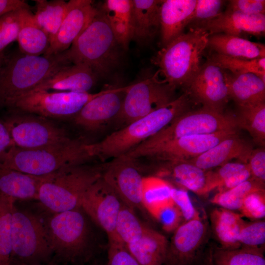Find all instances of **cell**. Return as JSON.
<instances>
[{
    "label": "cell",
    "mask_w": 265,
    "mask_h": 265,
    "mask_svg": "<svg viewBox=\"0 0 265 265\" xmlns=\"http://www.w3.org/2000/svg\"><path fill=\"white\" fill-rule=\"evenodd\" d=\"M143 177L138 164L134 160L124 156L106 163L102 175L122 202L133 210L142 207Z\"/></svg>",
    "instance_id": "obj_16"
},
{
    "label": "cell",
    "mask_w": 265,
    "mask_h": 265,
    "mask_svg": "<svg viewBox=\"0 0 265 265\" xmlns=\"http://www.w3.org/2000/svg\"><path fill=\"white\" fill-rule=\"evenodd\" d=\"M241 216L255 220L265 216V191L261 190L251 193L244 200L238 210Z\"/></svg>",
    "instance_id": "obj_44"
},
{
    "label": "cell",
    "mask_w": 265,
    "mask_h": 265,
    "mask_svg": "<svg viewBox=\"0 0 265 265\" xmlns=\"http://www.w3.org/2000/svg\"><path fill=\"white\" fill-rule=\"evenodd\" d=\"M133 39L144 43L155 35L160 27L161 0H132Z\"/></svg>",
    "instance_id": "obj_29"
},
{
    "label": "cell",
    "mask_w": 265,
    "mask_h": 265,
    "mask_svg": "<svg viewBox=\"0 0 265 265\" xmlns=\"http://www.w3.org/2000/svg\"><path fill=\"white\" fill-rule=\"evenodd\" d=\"M87 143L77 139L37 149L13 146L1 163L4 166L27 174L45 176L64 168L86 163L92 158Z\"/></svg>",
    "instance_id": "obj_7"
},
{
    "label": "cell",
    "mask_w": 265,
    "mask_h": 265,
    "mask_svg": "<svg viewBox=\"0 0 265 265\" xmlns=\"http://www.w3.org/2000/svg\"><path fill=\"white\" fill-rule=\"evenodd\" d=\"M264 189V185L250 178L232 188L217 192L211 199V202L220 207L231 211L238 210L247 195L253 192Z\"/></svg>",
    "instance_id": "obj_37"
},
{
    "label": "cell",
    "mask_w": 265,
    "mask_h": 265,
    "mask_svg": "<svg viewBox=\"0 0 265 265\" xmlns=\"http://www.w3.org/2000/svg\"><path fill=\"white\" fill-rule=\"evenodd\" d=\"M171 198L185 221L200 215L194 207L186 190L173 186L171 191Z\"/></svg>",
    "instance_id": "obj_47"
},
{
    "label": "cell",
    "mask_w": 265,
    "mask_h": 265,
    "mask_svg": "<svg viewBox=\"0 0 265 265\" xmlns=\"http://www.w3.org/2000/svg\"><path fill=\"white\" fill-rule=\"evenodd\" d=\"M251 178L248 166L223 181L217 187L218 192H222L232 188Z\"/></svg>",
    "instance_id": "obj_50"
},
{
    "label": "cell",
    "mask_w": 265,
    "mask_h": 265,
    "mask_svg": "<svg viewBox=\"0 0 265 265\" xmlns=\"http://www.w3.org/2000/svg\"><path fill=\"white\" fill-rule=\"evenodd\" d=\"M194 27L203 28L210 35L223 33L238 37L243 34L262 36L265 32V14L249 15L227 9L212 19Z\"/></svg>",
    "instance_id": "obj_20"
},
{
    "label": "cell",
    "mask_w": 265,
    "mask_h": 265,
    "mask_svg": "<svg viewBox=\"0 0 265 265\" xmlns=\"http://www.w3.org/2000/svg\"><path fill=\"white\" fill-rule=\"evenodd\" d=\"M251 178L265 185V150L264 147L252 150L247 162Z\"/></svg>",
    "instance_id": "obj_48"
},
{
    "label": "cell",
    "mask_w": 265,
    "mask_h": 265,
    "mask_svg": "<svg viewBox=\"0 0 265 265\" xmlns=\"http://www.w3.org/2000/svg\"><path fill=\"white\" fill-rule=\"evenodd\" d=\"M122 203L102 176L86 191L81 207L93 222L105 231L109 238L116 236L115 223Z\"/></svg>",
    "instance_id": "obj_15"
},
{
    "label": "cell",
    "mask_w": 265,
    "mask_h": 265,
    "mask_svg": "<svg viewBox=\"0 0 265 265\" xmlns=\"http://www.w3.org/2000/svg\"><path fill=\"white\" fill-rule=\"evenodd\" d=\"M207 230L200 215L181 224L169 242L163 265L190 264L204 240Z\"/></svg>",
    "instance_id": "obj_18"
},
{
    "label": "cell",
    "mask_w": 265,
    "mask_h": 265,
    "mask_svg": "<svg viewBox=\"0 0 265 265\" xmlns=\"http://www.w3.org/2000/svg\"><path fill=\"white\" fill-rule=\"evenodd\" d=\"M145 228L135 215L134 210L123 203L115 227L118 238L126 245L131 244L142 237Z\"/></svg>",
    "instance_id": "obj_39"
},
{
    "label": "cell",
    "mask_w": 265,
    "mask_h": 265,
    "mask_svg": "<svg viewBox=\"0 0 265 265\" xmlns=\"http://www.w3.org/2000/svg\"><path fill=\"white\" fill-rule=\"evenodd\" d=\"M4 120L14 145L23 149H37L67 142L73 138L62 127L49 118L12 110Z\"/></svg>",
    "instance_id": "obj_11"
},
{
    "label": "cell",
    "mask_w": 265,
    "mask_h": 265,
    "mask_svg": "<svg viewBox=\"0 0 265 265\" xmlns=\"http://www.w3.org/2000/svg\"><path fill=\"white\" fill-rule=\"evenodd\" d=\"M29 8L28 3L23 0H0V17L18 9Z\"/></svg>",
    "instance_id": "obj_52"
},
{
    "label": "cell",
    "mask_w": 265,
    "mask_h": 265,
    "mask_svg": "<svg viewBox=\"0 0 265 265\" xmlns=\"http://www.w3.org/2000/svg\"><path fill=\"white\" fill-rule=\"evenodd\" d=\"M252 146L236 133L222 141L205 153L186 160L204 170L220 167L234 159L247 163Z\"/></svg>",
    "instance_id": "obj_22"
},
{
    "label": "cell",
    "mask_w": 265,
    "mask_h": 265,
    "mask_svg": "<svg viewBox=\"0 0 265 265\" xmlns=\"http://www.w3.org/2000/svg\"><path fill=\"white\" fill-rule=\"evenodd\" d=\"M168 243L163 235L146 227L142 237L126 246L139 265H163Z\"/></svg>",
    "instance_id": "obj_26"
},
{
    "label": "cell",
    "mask_w": 265,
    "mask_h": 265,
    "mask_svg": "<svg viewBox=\"0 0 265 265\" xmlns=\"http://www.w3.org/2000/svg\"><path fill=\"white\" fill-rule=\"evenodd\" d=\"M34 18L37 25L49 37L50 44L55 37L68 8L63 0H34Z\"/></svg>",
    "instance_id": "obj_33"
},
{
    "label": "cell",
    "mask_w": 265,
    "mask_h": 265,
    "mask_svg": "<svg viewBox=\"0 0 265 265\" xmlns=\"http://www.w3.org/2000/svg\"><path fill=\"white\" fill-rule=\"evenodd\" d=\"M173 186L168 180L157 176H144L142 187V205L151 215L159 209L173 202Z\"/></svg>",
    "instance_id": "obj_34"
},
{
    "label": "cell",
    "mask_w": 265,
    "mask_h": 265,
    "mask_svg": "<svg viewBox=\"0 0 265 265\" xmlns=\"http://www.w3.org/2000/svg\"><path fill=\"white\" fill-rule=\"evenodd\" d=\"M6 57V55L3 52V51L1 52H0V67L2 64V63L4 62Z\"/></svg>",
    "instance_id": "obj_54"
},
{
    "label": "cell",
    "mask_w": 265,
    "mask_h": 265,
    "mask_svg": "<svg viewBox=\"0 0 265 265\" xmlns=\"http://www.w3.org/2000/svg\"><path fill=\"white\" fill-rule=\"evenodd\" d=\"M121 49L101 6L67 50L71 64H84L97 77H105L120 64Z\"/></svg>",
    "instance_id": "obj_4"
},
{
    "label": "cell",
    "mask_w": 265,
    "mask_h": 265,
    "mask_svg": "<svg viewBox=\"0 0 265 265\" xmlns=\"http://www.w3.org/2000/svg\"><path fill=\"white\" fill-rule=\"evenodd\" d=\"M70 64L67 50L52 55H30L20 51L6 55L0 67V108L11 109L20 98Z\"/></svg>",
    "instance_id": "obj_3"
},
{
    "label": "cell",
    "mask_w": 265,
    "mask_h": 265,
    "mask_svg": "<svg viewBox=\"0 0 265 265\" xmlns=\"http://www.w3.org/2000/svg\"><path fill=\"white\" fill-rule=\"evenodd\" d=\"M238 129L233 115L203 107L189 109L132 151H141L183 136L237 131Z\"/></svg>",
    "instance_id": "obj_9"
},
{
    "label": "cell",
    "mask_w": 265,
    "mask_h": 265,
    "mask_svg": "<svg viewBox=\"0 0 265 265\" xmlns=\"http://www.w3.org/2000/svg\"><path fill=\"white\" fill-rule=\"evenodd\" d=\"M192 102L189 93L185 91L166 106L117 130L101 141L87 143V151L93 159L97 158L103 162L122 157L191 109Z\"/></svg>",
    "instance_id": "obj_1"
},
{
    "label": "cell",
    "mask_w": 265,
    "mask_h": 265,
    "mask_svg": "<svg viewBox=\"0 0 265 265\" xmlns=\"http://www.w3.org/2000/svg\"><path fill=\"white\" fill-rule=\"evenodd\" d=\"M45 221L53 253L58 265H84L93 257L95 240L88 217L82 208L52 213Z\"/></svg>",
    "instance_id": "obj_2"
},
{
    "label": "cell",
    "mask_w": 265,
    "mask_h": 265,
    "mask_svg": "<svg viewBox=\"0 0 265 265\" xmlns=\"http://www.w3.org/2000/svg\"><path fill=\"white\" fill-rule=\"evenodd\" d=\"M105 164L70 166L46 176L39 188L38 200L52 213L80 207L86 191L102 176Z\"/></svg>",
    "instance_id": "obj_6"
},
{
    "label": "cell",
    "mask_w": 265,
    "mask_h": 265,
    "mask_svg": "<svg viewBox=\"0 0 265 265\" xmlns=\"http://www.w3.org/2000/svg\"><path fill=\"white\" fill-rule=\"evenodd\" d=\"M129 85L104 90L88 102L73 118L78 126L89 131L113 123L119 114Z\"/></svg>",
    "instance_id": "obj_17"
},
{
    "label": "cell",
    "mask_w": 265,
    "mask_h": 265,
    "mask_svg": "<svg viewBox=\"0 0 265 265\" xmlns=\"http://www.w3.org/2000/svg\"><path fill=\"white\" fill-rule=\"evenodd\" d=\"M240 247L264 251L265 244V221L259 219L245 221L238 236Z\"/></svg>",
    "instance_id": "obj_41"
},
{
    "label": "cell",
    "mask_w": 265,
    "mask_h": 265,
    "mask_svg": "<svg viewBox=\"0 0 265 265\" xmlns=\"http://www.w3.org/2000/svg\"><path fill=\"white\" fill-rule=\"evenodd\" d=\"M210 34L193 27L162 47L153 61L164 82L176 89L186 87L198 72L202 54L208 46Z\"/></svg>",
    "instance_id": "obj_5"
},
{
    "label": "cell",
    "mask_w": 265,
    "mask_h": 265,
    "mask_svg": "<svg viewBox=\"0 0 265 265\" xmlns=\"http://www.w3.org/2000/svg\"><path fill=\"white\" fill-rule=\"evenodd\" d=\"M152 215L167 232L174 231L183 219L180 210L173 202L159 209Z\"/></svg>",
    "instance_id": "obj_45"
},
{
    "label": "cell",
    "mask_w": 265,
    "mask_h": 265,
    "mask_svg": "<svg viewBox=\"0 0 265 265\" xmlns=\"http://www.w3.org/2000/svg\"><path fill=\"white\" fill-rule=\"evenodd\" d=\"M49 91L28 93L18 100L11 110L48 118H73L90 100L103 93Z\"/></svg>",
    "instance_id": "obj_12"
},
{
    "label": "cell",
    "mask_w": 265,
    "mask_h": 265,
    "mask_svg": "<svg viewBox=\"0 0 265 265\" xmlns=\"http://www.w3.org/2000/svg\"><path fill=\"white\" fill-rule=\"evenodd\" d=\"M10 265H15L12 263H10Z\"/></svg>",
    "instance_id": "obj_56"
},
{
    "label": "cell",
    "mask_w": 265,
    "mask_h": 265,
    "mask_svg": "<svg viewBox=\"0 0 265 265\" xmlns=\"http://www.w3.org/2000/svg\"><path fill=\"white\" fill-rule=\"evenodd\" d=\"M52 259L45 221L15 206L12 222L11 263L37 264L49 263Z\"/></svg>",
    "instance_id": "obj_8"
},
{
    "label": "cell",
    "mask_w": 265,
    "mask_h": 265,
    "mask_svg": "<svg viewBox=\"0 0 265 265\" xmlns=\"http://www.w3.org/2000/svg\"><path fill=\"white\" fill-rule=\"evenodd\" d=\"M101 6L118 43L127 50L133 39L132 0H106Z\"/></svg>",
    "instance_id": "obj_27"
},
{
    "label": "cell",
    "mask_w": 265,
    "mask_h": 265,
    "mask_svg": "<svg viewBox=\"0 0 265 265\" xmlns=\"http://www.w3.org/2000/svg\"><path fill=\"white\" fill-rule=\"evenodd\" d=\"M59 29L44 54L52 55L62 53L71 47L95 15L97 7L91 0H70Z\"/></svg>",
    "instance_id": "obj_19"
},
{
    "label": "cell",
    "mask_w": 265,
    "mask_h": 265,
    "mask_svg": "<svg viewBox=\"0 0 265 265\" xmlns=\"http://www.w3.org/2000/svg\"><path fill=\"white\" fill-rule=\"evenodd\" d=\"M19 51L30 55H44L50 46L46 33L36 23L29 8L23 10L21 26L17 39Z\"/></svg>",
    "instance_id": "obj_32"
},
{
    "label": "cell",
    "mask_w": 265,
    "mask_h": 265,
    "mask_svg": "<svg viewBox=\"0 0 265 265\" xmlns=\"http://www.w3.org/2000/svg\"><path fill=\"white\" fill-rule=\"evenodd\" d=\"M15 265H57L52 261L47 263H43V264H18V263H12Z\"/></svg>",
    "instance_id": "obj_53"
},
{
    "label": "cell",
    "mask_w": 265,
    "mask_h": 265,
    "mask_svg": "<svg viewBox=\"0 0 265 265\" xmlns=\"http://www.w3.org/2000/svg\"><path fill=\"white\" fill-rule=\"evenodd\" d=\"M23 9L8 12L0 17V52L17 40L21 26Z\"/></svg>",
    "instance_id": "obj_42"
},
{
    "label": "cell",
    "mask_w": 265,
    "mask_h": 265,
    "mask_svg": "<svg viewBox=\"0 0 265 265\" xmlns=\"http://www.w3.org/2000/svg\"><path fill=\"white\" fill-rule=\"evenodd\" d=\"M175 89L159 80L156 74L129 85L121 111L113 124L118 129L122 128L166 106L176 98Z\"/></svg>",
    "instance_id": "obj_10"
},
{
    "label": "cell",
    "mask_w": 265,
    "mask_h": 265,
    "mask_svg": "<svg viewBox=\"0 0 265 265\" xmlns=\"http://www.w3.org/2000/svg\"><path fill=\"white\" fill-rule=\"evenodd\" d=\"M229 73L209 59L201 67L186 91L202 107L219 112L230 100L228 90Z\"/></svg>",
    "instance_id": "obj_14"
},
{
    "label": "cell",
    "mask_w": 265,
    "mask_h": 265,
    "mask_svg": "<svg viewBox=\"0 0 265 265\" xmlns=\"http://www.w3.org/2000/svg\"><path fill=\"white\" fill-rule=\"evenodd\" d=\"M210 220L214 234L225 249L240 247L238 236L245 221L233 211L219 207L211 212Z\"/></svg>",
    "instance_id": "obj_31"
},
{
    "label": "cell",
    "mask_w": 265,
    "mask_h": 265,
    "mask_svg": "<svg viewBox=\"0 0 265 265\" xmlns=\"http://www.w3.org/2000/svg\"><path fill=\"white\" fill-rule=\"evenodd\" d=\"M237 132L225 131L183 136L141 151H132L123 156L132 159L149 158L165 162L186 161L205 153Z\"/></svg>",
    "instance_id": "obj_13"
},
{
    "label": "cell",
    "mask_w": 265,
    "mask_h": 265,
    "mask_svg": "<svg viewBox=\"0 0 265 265\" xmlns=\"http://www.w3.org/2000/svg\"><path fill=\"white\" fill-rule=\"evenodd\" d=\"M228 90L238 106L265 102V80L255 74L229 73Z\"/></svg>",
    "instance_id": "obj_30"
},
{
    "label": "cell",
    "mask_w": 265,
    "mask_h": 265,
    "mask_svg": "<svg viewBox=\"0 0 265 265\" xmlns=\"http://www.w3.org/2000/svg\"><path fill=\"white\" fill-rule=\"evenodd\" d=\"M166 163L157 176H168L180 188L190 190L200 196L209 193L210 170H204L187 161Z\"/></svg>",
    "instance_id": "obj_24"
},
{
    "label": "cell",
    "mask_w": 265,
    "mask_h": 265,
    "mask_svg": "<svg viewBox=\"0 0 265 265\" xmlns=\"http://www.w3.org/2000/svg\"><path fill=\"white\" fill-rule=\"evenodd\" d=\"M45 176H36L7 168L0 163V195L16 200H38Z\"/></svg>",
    "instance_id": "obj_25"
},
{
    "label": "cell",
    "mask_w": 265,
    "mask_h": 265,
    "mask_svg": "<svg viewBox=\"0 0 265 265\" xmlns=\"http://www.w3.org/2000/svg\"><path fill=\"white\" fill-rule=\"evenodd\" d=\"M210 59L232 74L253 73L265 80V57L246 59L231 57L215 53L212 55Z\"/></svg>",
    "instance_id": "obj_40"
},
{
    "label": "cell",
    "mask_w": 265,
    "mask_h": 265,
    "mask_svg": "<svg viewBox=\"0 0 265 265\" xmlns=\"http://www.w3.org/2000/svg\"><path fill=\"white\" fill-rule=\"evenodd\" d=\"M235 116L238 128L247 131L255 142L265 144V102L238 106Z\"/></svg>",
    "instance_id": "obj_35"
},
{
    "label": "cell",
    "mask_w": 265,
    "mask_h": 265,
    "mask_svg": "<svg viewBox=\"0 0 265 265\" xmlns=\"http://www.w3.org/2000/svg\"><path fill=\"white\" fill-rule=\"evenodd\" d=\"M208 46L216 53L225 56L246 59L265 57V46L241 37L223 33L210 35Z\"/></svg>",
    "instance_id": "obj_28"
},
{
    "label": "cell",
    "mask_w": 265,
    "mask_h": 265,
    "mask_svg": "<svg viewBox=\"0 0 265 265\" xmlns=\"http://www.w3.org/2000/svg\"><path fill=\"white\" fill-rule=\"evenodd\" d=\"M264 251L244 247L216 249L213 254L215 265H265Z\"/></svg>",
    "instance_id": "obj_38"
},
{
    "label": "cell",
    "mask_w": 265,
    "mask_h": 265,
    "mask_svg": "<svg viewBox=\"0 0 265 265\" xmlns=\"http://www.w3.org/2000/svg\"><path fill=\"white\" fill-rule=\"evenodd\" d=\"M227 9L249 15L265 14V0H232Z\"/></svg>",
    "instance_id": "obj_49"
},
{
    "label": "cell",
    "mask_w": 265,
    "mask_h": 265,
    "mask_svg": "<svg viewBox=\"0 0 265 265\" xmlns=\"http://www.w3.org/2000/svg\"><path fill=\"white\" fill-rule=\"evenodd\" d=\"M14 146L4 121L0 119V162L2 161L8 151Z\"/></svg>",
    "instance_id": "obj_51"
},
{
    "label": "cell",
    "mask_w": 265,
    "mask_h": 265,
    "mask_svg": "<svg viewBox=\"0 0 265 265\" xmlns=\"http://www.w3.org/2000/svg\"><path fill=\"white\" fill-rule=\"evenodd\" d=\"M107 265H139L117 236L108 238Z\"/></svg>",
    "instance_id": "obj_43"
},
{
    "label": "cell",
    "mask_w": 265,
    "mask_h": 265,
    "mask_svg": "<svg viewBox=\"0 0 265 265\" xmlns=\"http://www.w3.org/2000/svg\"><path fill=\"white\" fill-rule=\"evenodd\" d=\"M224 1L221 0H196V4L190 23L197 25L209 21L219 15Z\"/></svg>",
    "instance_id": "obj_46"
},
{
    "label": "cell",
    "mask_w": 265,
    "mask_h": 265,
    "mask_svg": "<svg viewBox=\"0 0 265 265\" xmlns=\"http://www.w3.org/2000/svg\"><path fill=\"white\" fill-rule=\"evenodd\" d=\"M97 76L87 65L64 66L43 81L31 92L39 91L89 92L96 84ZM30 93V92H29Z\"/></svg>",
    "instance_id": "obj_21"
},
{
    "label": "cell",
    "mask_w": 265,
    "mask_h": 265,
    "mask_svg": "<svg viewBox=\"0 0 265 265\" xmlns=\"http://www.w3.org/2000/svg\"><path fill=\"white\" fill-rule=\"evenodd\" d=\"M15 201L0 195V265L11 263L12 222Z\"/></svg>",
    "instance_id": "obj_36"
},
{
    "label": "cell",
    "mask_w": 265,
    "mask_h": 265,
    "mask_svg": "<svg viewBox=\"0 0 265 265\" xmlns=\"http://www.w3.org/2000/svg\"><path fill=\"white\" fill-rule=\"evenodd\" d=\"M91 265H100L96 263H94L93 264H92Z\"/></svg>",
    "instance_id": "obj_55"
},
{
    "label": "cell",
    "mask_w": 265,
    "mask_h": 265,
    "mask_svg": "<svg viewBox=\"0 0 265 265\" xmlns=\"http://www.w3.org/2000/svg\"><path fill=\"white\" fill-rule=\"evenodd\" d=\"M196 4V0H161L159 16L162 47L183 33L191 21Z\"/></svg>",
    "instance_id": "obj_23"
}]
</instances>
